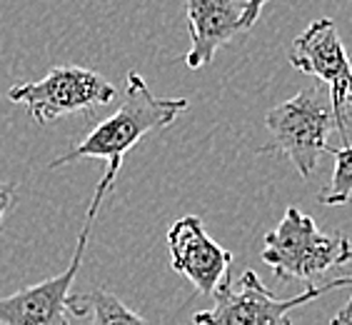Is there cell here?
I'll return each instance as SVG.
<instances>
[{
    "instance_id": "obj_1",
    "label": "cell",
    "mask_w": 352,
    "mask_h": 325,
    "mask_svg": "<svg viewBox=\"0 0 352 325\" xmlns=\"http://www.w3.org/2000/svg\"><path fill=\"white\" fill-rule=\"evenodd\" d=\"M188 108L185 98H157L138 70H130L125 78L120 108L102 123H98L88 136L63 156L50 160V168L68 165L80 158H102L108 170L120 173L125 153L133 150L150 130L168 128L183 110Z\"/></svg>"
},
{
    "instance_id": "obj_2",
    "label": "cell",
    "mask_w": 352,
    "mask_h": 325,
    "mask_svg": "<svg viewBox=\"0 0 352 325\" xmlns=\"http://www.w3.org/2000/svg\"><path fill=\"white\" fill-rule=\"evenodd\" d=\"M260 258L283 283H315L332 268L350 263L352 243L342 233H322L310 216H305L298 205H290L285 210L283 220L265 235Z\"/></svg>"
},
{
    "instance_id": "obj_3",
    "label": "cell",
    "mask_w": 352,
    "mask_h": 325,
    "mask_svg": "<svg viewBox=\"0 0 352 325\" xmlns=\"http://www.w3.org/2000/svg\"><path fill=\"white\" fill-rule=\"evenodd\" d=\"M265 125L272 140L260 145L258 153H275L290 158L302 178H310L320 168V158L330 153L327 138L338 130L330 93L320 88H305L290 101L272 105L265 116Z\"/></svg>"
},
{
    "instance_id": "obj_4",
    "label": "cell",
    "mask_w": 352,
    "mask_h": 325,
    "mask_svg": "<svg viewBox=\"0 0 352 325\" xmlns=\"http://www.w3.org/2000/svg\"><path fill=\"white\" fill-rule=\"evenodd\" d=\"M118 173L105 170L100 178V183L95 188V196L90 200V208L85 213V223L78 235V245H75L73 260L63 273L53 275V278L43 280L38 285L23 288V291L13 293L0 298V325H70L68 313H70V288H73L78 271L82 265V255L88 251V238L93 220L100 210L102 200L113 190Z\"/></svg>"
},
{
    "instance_id": "obj_5",
    "label": "cell",
    "mask_w": 352,
    "mask_h": 325,
    "mask_svg": "<svg viewBox=\"0 0 352 325\" xmlns=\"http://www.w3.org/2000/svg\"><path fill=\"white\" fill-rule=\"evenodd\" d=\"M232 278L215 293V305L210 311H197L192 315L195 325H292L290 313L300 305H307L310 300L320 298L338 288H352V275L327 283L310 285L305 293L292 298H278L270 288L258 278L255 271H245L243 278L237 280V288H232Z\"/></svg>"
},
{
    "instance_id": "obj_6",
    "label": "cell",
    "mask_w": 352,
    "mask_h": 325,
    "mask_svg": "<svg viewBox=\"0 0 352 325\" xmlns=\"http://www.w3.org/2000/svg\"><path fill=\"white\" fill-rule=\"evenodd\" d=\"M287 61L295 70L325 83L338 118L342 145H350L352 125V63L330 18H318L292 41Z\"/></svg>"
},
{
    "instance_id": "obj_7",
    "label": "cell",
    "mask_w": 352,
    "mask_h": 325,
    "mask_svg": "<svg viewBox=\"0 0 352 325\" xmlns=\"http://www.w3.org/2000/svg\"><path fill=\"white\" fill-rule=\"evenodd\" d=\"M116 98V85L82 65H58L35 83H21L8 90V101L21 103L38 125L58 118L85 113Z\"/></svg>"
},
{
    "instance_id": "obj_8",
    "label": "cell",
    "mask_w": 352,
    "mask_h": 325,
    "mask_svg": "<svg viewBox=\"0 0 352 325\" xmlns=\"http://www.w3.org/2000/svg\"><path fill=\"white\" fill-rule=\"evenodd\" d=\"M168 251L173 271L185 275L200 295H215L230 280L232 253L205 233L197 216H183L170 225Z\"/></svg>"
},
{
    "instance_id": "obj_9",
    "label": "cell",
    "mask_w": 352,
    "mask_h": 325,
    "mask_svg": "<svg viewBox=\"0 0 352 325\" xmlns=\"http://www.w3.org/2000/svg\"><path fill=\"white\" fill-rule=\"evenodd\" d=\"M190 30V53L185 65L200 70L237 33H243L245 0H185Z\"/></svg>"
},
{
    "instance_id": "obj_10",
    "label": "cell",
    "mask_w": 352,
    "mask_h": 325,
    "mask_svg": "<svg viewBox=\"0 0 352 325\" xmlns=\"http://www.w3.org/2000/svg\"><path fill=\"white\" fill-rule=\"evenodd\" d=\"M70 315H78V318L90 315V325H150L142 315L130 311L116 293L105 288H95L82 295H70Z\"/></svg>"
},
{
    "instance_id": "obj_11",
    "label": "cell",
    "mask_w": 352,
    "mask_h": 325,
    "mask_svg": "<svg viewBox=\"0 0 352 325\" xmlns=\"http://www.w3.org/2000/svg\"><path fill=\"white\" fill-rule=\"evenodd\" d=\"M335 158V168H332L330 183L320 193V203L322 205H345L352 198V145L342 148H330Z\"/></svg>"
},
{
    "instance_id": "obj_12",
    "label": "cell",
    "mask_w": 352,
    "mask_h": 325,
    "mask_svg": "<svg viewBox=\"0 0 352 325\" xmlns=\"http://www.w3.org/2000/svg\"><path fill=\"white\" fill-rule=\"evenodd\" d=\"M267 6V0H245V18H243V30H250L252 25H258L260 13Z\"/></svg>"
},
{
    "instance_id": "obj_13",
    "label": "cell",
    "mask_w": 352,
    "mask_h": 325,
    "mask_svg": "<svg viewBox=\"0 0 352 325\" xmlns=\"http://www.w3.org/2000/svg\"><path fill=\"white\" fill-rule=\"evenodd\" d=\"M15 203V188L10 183H0V225L6 220L8 210L13 208Z\"/></svg>"
},
{
    "instance_id": "obj_14",
    "label": "cell",
    "mask_w": 352,
    "mask_h": 325,
    "mask_svg": "<svg viewBox=\"0 0 352 325\" xmlns=\"http://www.w3.org/2000/svg\"><path fill=\"white\" fill-rule=\"evenodd\" d=\"M332 325H352V293L350 298H347V303L338 311V315L332 318Z\"/></svg>"
}]
</instances>
